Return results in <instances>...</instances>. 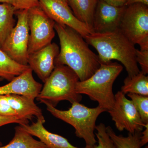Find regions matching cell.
Instances as JSON below:
<instances>
[{"label": "cell", "instance_id": "cell-3", "mask_svg": "<svg viewBox=\"0 0 148 148\" xmlns=\"http://www.w3.org/2000/svg\"><path fill=\"white\" fill-rule=\"evenodd\" d=\"M123 69V66L116 62L101 63L99 69L89 78L77 82L76 92L80 95H87L108 112L114 103V83Z\"/></svg>", "mask_w": 148, "mask_h": 148}, {"label": "cell", "instance_id": "cell-20", "mask_svg": "<svg viewBox=\"0 0 148 148\" xmlns=\"http://www.w3.org/2000/svg\"><path fill=\"white\" fill-rule=\"evenodd\" d=\"M121 92L124 94L135 93L148 96V76L140 71L134 76H127L123 81Z\"/></svg>", "mask_w": 148, "mask_h": 148}, {"label": "cell", "instance_id": "cell-15", "mask_svg": "<svg viewBox=\"0 0 148 148\" xmlns=\"http://www.w3.org/2000/svg\"><path fill=\"white\" fill-rule=\"evenodd\" d=\"M5 95L10 106L18 116L29 120L34 116L37 119H45L42 110L35 103L34 99L16 94Z\"/></svg>", "mask_w": 148, "mask_h": 148}, {"label": "cell", "instance_id": "cell-19", "mask_svg": "<svg viewBox=\"0 0 148 148\" xmlns=\"http://www.w3.org/2000/svg\"><path fill=\"white\" fill-rule=\"evenodd\" d=\"M0 148H47L44 143L33 138L21 125L15 127L14 137L8 145Z\"/></svg>", "mask_w": 148, "mask_h": 148}, {"label": "cell", "instance_id": "cell-33", "mask_svg": "<svg viewBox=\"0 0 148 148\" xmlns=\"http://www.w3.org/2000/svg\"><path fill=\"white\" fill-rule=\"evenodd\" d=\"M3 80V79L1 78H0V82H1Z\"/></svg>", "mask_w": 148, "mask_h": 148}, {"label": "cell", "instance_id": "cell-23", "mask_svg": "<svg viewBox=\"0 0 148 148\" xmlns=\"http://www.w3.org/2000/svg\"><path fill=\"white\" fill-rule=\"evenodd\" d=\"M106 126L103 123H100L95 127V132L98 139V145H94V148H116L112 140L106 132Z\"/></svg>", "mask_w": 148, "mask_h": 148}, {"label": "cell", "instance_id": "cell-9", "mask_svg": "<svg viewBox=\"0 0 148 148\" xmlns=\"http://www.w3.org/2000/svg\"><path fill=\"white\" fill-rule=\"evenodd\" d=\"M125 95L121 91L117 92L114 95L113 107L108 112L119 131L125 130L131 133L142 132L146 125L143 123L132 101Z\"/></svg>", "mask_w": 148, "mask_h": 148}, {"label": "cell", "instance_id": "cell-14", "mask_svg": "<svg viewBox=\"0 0 148 148\" xmlns=\"http://www.w3.org/2000/svg\"><path fill=\"white\" fill-rule=\"evenodd\" d=\"M45 122V119H37L36 122L32 123L31 125L28 124L20 125L32 136L38 138L47 148H94L93 146L86 145L84 148L75 147L63 136L48 131L44 126Z\"/></svg>", "mask_w": 148, "mask_h": 148}, {"label": "cell", "instance_id": "cell-21", "mask_svg": "<svg viewBox=\"0 0 148 148\" xmlns=\"http://www.w3.org/2000/svg\"><path fill=\"white\" fill-rule=\"evenodd\" d=\"M106 132L116 148H141L140 138L142 132H128L127 137L117 135L110 126L106 127Z\"/></svg>", "mask_w": 148, "mask_h": 148}, {"label": "cell", "instance_id": "cell-5", "mask_svg": "<svg viewBox=\"0 0 148 148\" xmlns=\"http://www.w3.org/2000/svg\"><path fill=\"white\" fill-rule=\"evenodd\" d=\"M47 107V110L53 116L72 125L75 130L76 135L83 139L86 145L94 146L97 143L95 130L96 120L106 110L99 106L95 108H89L79 102H74L67 110H61L56 108L46 102H42Z\"/></svg>", "mask_w": 148, "mask_h": 148}, {"label": "cell", "instance_id": "cell-1", "mask_svg": "<svg viewBox=\"0 0 148 148\" xmlns=\"http://www.w3.org/2000/svg\"><path fill=\"white\" fill-rule=\"evenodd\" d=\"M54 29L60 45L55 66H68L77 74L80 81L89 78L101 66L98 55L89 48L84 38L74 29L56 23Z\"/></svg>", "mask_w": 148, "mask_h": 148}, {"label": "cell", "instance_id": "cell-16", "mask_svg": "<svg viewBox=\"0 0 148 148\" xmlns=\"http://www.w3.org/2000/svg\"><path fill=\"white\" fill-rule=\"evenodd\" d=\"M98 0H67L74 15L92 32L93 17Z\"/></svg>", "mask_w": 148, "mask_h": 148}, {"label": "cell", "instance_id": "cell-28", "mask_svg": "<svg viewBox=\"0 0 148 148\" xmlns=\"http://www.w3.org/2000/svg\"><path fill=\"white\" fill-rule=\"evenodd\" d=\"M145 129L142 131L140 138V145L141 147L145 145H147L148 143V124H146L145 127Z\"/></svg>", "mask_w": 148, "mask_h": 148}, {"label": "cell", "instance_id": "cell-2", "mask_svg": "<svg viewBox=\"0 0 148 148\" xmlns=\"http://www.w3.org/2000/svg\"><path fill=\"white\" fill-rule=\"evenodd\" d=\"M84 39L88 44L97 51L101 63H108L113 60L119 61L129 77L140 73L136 60L135 45L119 29L106 33H92Z\"/></svg>", "mask_w": 148, "mask_h": 148}, {"label": "cell", "instance_id": "cell-7", "mask_svg": "<svg viewBox=\"0 0 148 148\" xmlns=\"http://www.w3.org/2000/svg\"><path fill=\"white\" fill-rule=\"evenodd\" d=\"M28 12L21 10L16 12L17 22L1 49L18 64L26 66L29 57Z\"/></svg>", "mask_w": 148, "mask_h": 148}, {"label": "cell", "instance_id": "cell-13", "mask_svg": "<svg viewBox=\"0 0 148 148\" xmlns=\"http://www.w3.org/2000/svg\"><path fill=\"white\" fill-rule=\"evenodd\" d=\"M42 87V84L34 78L33 71L29 68L14 77L10 82L0 86V95L16 94L35 100L39 94Z\"/></svg>", "mask_w": 148, "mask_h": 148}, {"label": "cell", "instance_id": "cell-22", "mask_svg": "<svg viewBox=\"0 0 148 148\" xmlns=\"http://www.w3.org/2000/svg\"><path fill=\"white\" fill-rule=\"evenodd\" d=\"M140 115L143 123L148 124V96L135 93H127Z\"/></svg>", "mask_w": 148, "mask_h": 148}, {"label": "cell", "instance_id": "cell-12", "mask_svg": "<svg viewBox=\"0 0 148 148\" xmlns=\"http://www.w3.org/2000/svg\"><path fill=\"white\" fill-rule=\"evenodd\" d=\"M59 52V48L55 43L48 45L29 54L28 66L45 83L53 71L54 62Z\"/></svg>", "mask_w": 148, "mask_h": 148}, {"label": "cell", "instance_id": "cell-18", "mask_svg": "<svg viewBox=\"0 0 148 148\" xmlns=\"http://www.w3.org/2000/svg\"><path fill=\"white\" fill-rule=\"evenodd\" d=\"M30 68L14 61L0 49V78L11 81Z\"/></svg>", "mask_w": 148, "mask_h": 148}, {"label": "cell", "instance_id": "cell-25", "mask_svg": "<svg viewBox=\"0 0 148 148\" xmlns=\"http://www.w3.org/2000/svg\"><path fill=\"white\" fill-rule=\"evenodd\" d=\"M12 5L16 10H29L39 6V0H13Z\"/></svg>", "mask_w": 148, "mask_h": 148}, {"label": "cell", "instance_id": "cell-8", "mask_svg": "<svg viewBox=\"0 0 148 148\" xmlns=\"http://www.w3.org/2000/svg\"><path fill=\"white\" fill-rule=\"evenodd\" d=\"M28 22L30 54L51 43L55 36V22L39 6L28 10Z\"/></svg>", "mask_w": 148, "mask_h": 148}, {"label": "cell", "instance_id": "cell-32", "mask_svg": "<svg viewBox=\"0 0 148 148\" xmlns=\"http://www.w3.org/2000/svg\"><path fill=\"white\" fill-rule=\"evenodd\" d=\"M61 1L63 2L64 3H65L66 4L68 5V2H67V0H60Z\"/></svg>", "mask_w": 148, "mask_h": 148}, {"label": "cell", "instance_id": "cell-34", "mask_svg": "<svg viewBox=\"0 0 148 148\" xmlns=\"http://www.w3.org/2000/svg\"><path fill=\"white\" fill-rule=\"evenodd\" d=\"M2 146V143H1V142H0V146Z\"/></svg>", "mask_w": 148, "mask_h": 148}, {"label": "cell", "instance_id": "cell-27", "mask_svg": "<svg viewBox=\"0 0 148 148\" xmlns=\"http://www.w3.org/2000/svg\"><path fill=\"white\" fill-rule=\"evenodd\" d=\"M29 122V120L21 116L0 115V127L12 123H17L20 125L28 124Z\"/></svg>", "mask_w": 148, "mask_h": 148}, {"label": "cell", "instance_id": "cell-30", "mask_svg": "<svg viewBox=\"0 0 148 148\" xmlns=\"http://www.w3.org/2000/svg\"><path fill=\"white\" fill-rule=\"evenodd\" d=\"M135 3H141L148 6V0H127L125 6L131 5Z\"/></svg>", "mask_w": 148, "mask_h": 148}, {"label": "cell", "instance_id": "cell-29", "mask_svg": "<svg viewBox=\"0 0 148 148\" xmlns=\"http://www.w3.org/2000/svg\"><path fill=\"white\" fill-rule=\"evenodd\" d=\"M111 5L117 7H122L125 6L127 0H101Z\"/></svg>", "mask_w": 148, "mask_h": 148}, {"label": "cell", "instance_id": "cell-35", "mask_svg": "<svg viewBox=\"0 0 148 148\" xmlns=\"http://www.w3.org/2000/svg\"><path fill=\"white\" fill-rule=\"evenodd\" d=\"M145 148H148V145L146 146L145 147Z\"/></svg>", "mask_w": 148, "mask_h": 148}, {"label": "cell", "instance_id": "cell-24", "mask_svg": "<svg viewBox=\"0 0 148 148\" xmlns=\"http://www.w3.org/2000/svg\"><path fill=\"white\" fill-rule=\"evenodd\" d=\"M136 60L141 67V71L147 75L148 73V49H136Z\"/></svg>", "mask_w": 148, "mask_h": 148}, {"label": "cell", "instance_id": "cell-31", "mask_svg": "<svg viewBox=\"0 0 148 148\" xmlns=\"http://www.w3.org/2000/svg\"><path fill=\"white\" fill-rule=\"evenodd\" d=\"M0 3H5L10 4L12 5L13 0H0Z\"/></svg>", "mask_w": 148, "mask_h": 148}, {"label": "cell", "instance_id": "cell-17", "mask_svg": "<svg viewBox=\"0 0 148 148\" xmlns=\"http://www.w3.org/2000/svg\"><path fill=\"white\" fill-rule=\"evenodd\" d=\"M16 10L12 4H0V49L15 25Z\"/></svg>", "mask_w": 148, "mask_h": 148}, {"label": "cell", "instance_id": "cell-10", "mask_svg": "<svg viewBox=\"0 0 148 148\" xmlns=\"http://www.w3.org/2000/svg\"><path fill=\"white\" fill-rule=\"evenodd\" d=\"M39 6L55 23L74 29L84 38L92 33L74 15L68 5L60 0H39Z\"/></svg>", "mask_w": 148, "mask_h": 148}, {"label": "cell", "instance_id": "cell-6", "mask_svg": "<svg viewBox=\"0 0 148 148\" xmlns=\"http://www.w3.org/2000/svg\"><path fill=\"white\" fill-rule=\"evenodd\" d=\"M119 29L140 49H148V6L135 3L126 6Z\"/></svg>", "mask_w": 148, "mask_h": 148}, {"label": "cell", "instance_id": "cell-11", "mask_svg": "<svg viewBox=\"0 0 148 148\" xmlns=\"http://www.w3.org/2000/svg\"><path fill=\"white\" fill-rule=\"evenodd\" d=\"M126 6L117 7L98 0L93 17V33L113 32L119 29Z\"/></svg>", "mask_w": 148, "mask_h": 148}, {"label": "cell", "instance_id": "cell-26", "mask_svg": "<svg viewBox=\"0 0 148 148\" xmlns=\"http://www.w3.org/2000/svg\"><path fill=\"white\" fill-rule=\"evenodd\" d=\"M0 115L18 116L10 106L5 95H0Z\"/></svg>", "mask_w": 148, "mask_h": 148}, {"label": "cell", "instance_id": "cell-4", "mask_svg": "<svg viewBox=\"0 0 148 148\" xmlns=\"http://www.w3.org/2000/svg\"><path fill=\"white\" fill-rule=\"evenodd\" d=\"M79 81L77 74L68 66L55 65L53 71L45 82L37 100L41 103L47 102L54 107L61 101H69L71 104L80 102L82 96L75 90Z\"/></svg>", "mask_w": 148, "mask_h": 148}]
</instances>
